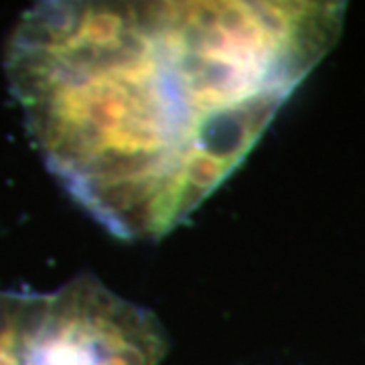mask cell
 Wrapping results in <instances>:
<instances>
[{"label": "cell", "mask_w": 365, "mask_h": 365, "mask_svg": "<svg viewBox=\"0 0 365 365\" xmlns=\"http://www.w3.org/2000/svg\"><path fill=\"white\" fill-rule=\"evenodd\" d=\"M335 0L41 2L6 76L67 193L122 240H158L227 181L339 41Z\"/></svg>", "instance_id": "obj_1"}, {"label": "cell", "mask_w": 365, "mask_h": 365, "mask_svg": "<svg viewBox=\"0 0 365 365\" xmlns=\"http://www.w3.org/2000/svg\"><path fill=\"white\" fill-rule=\"evenodd\" d=\"M165 353L155 314L81 276L45 294L25 365H158Z\"/></svg>", "instance_id": "obj_2"}]
</instances>
